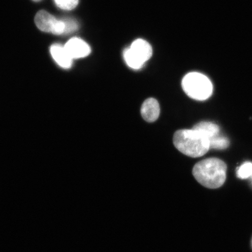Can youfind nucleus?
I'll list each match as a JSON object with an SVG mask.
<instances>
[{"mask_svg": "<svg viewBox=\"0 0 252 252\" xmlns=\"http://www.w3.org/2000/svg\"><path fill=\"white\" fill-rule=\"evenodd\" d=\"M69 55L72 59L86 58L91 52V47L84 40L73 37L68 41L64 46Z\"/></svg>", "mask_w": 252, "mask_h": 252, "instance_id": "nucleus-5", "label": "nucleus"}, {"mask_svg": "<svg viewBox=\"0 0 252 252\" xmlns=\"http://www.w3.org/2000/svg\"><path fill=\"white\" fill-rule=\"evenodd\" d=\"M226 169L227 167L222 160L212 158L197 163L193 169V175L203 187L217 189L224 184Z\"/></svg>", "mask_w": 252, "mask_h": 252, "instance_id": "nucleus-1", "label": "nucleus"}, {"mask_svg": "<svg viewBox=\"0 0 252 252\" xmlns=\"http://www.w3.org/2000/svg\"><path fill=\"white\" fill-rule=\"evenodd\" d=\"M37 28L45 32L52 33L56 35L65 34L66 25L64 19L58 20L55 16L45 10L39 11L34 18Z\"/></svg>", "mask_w": 252, "mask_h": 252, "instance_id": "nucleus-4", "label": "nucleus"}, {"mask_svg": "<svg viewBox=\"0 0 252 252\" xmlns=\"http://www.w3.org/2000/svg\"><path fill=\"white\" fill-rule=\"evenodd\" d=\"M182 86L187 95L197 100H206L213 93L212 82L199 72H192L186 75L183 78Z\"/></svg>", "mask_w": 252, "mask_h": 252, "instance_id": "nucleus-3", "label": "nucleus"}, {"mask_svg": "<svg viewBox=\"0 0 252 252\" xmlns=\"http://www.w3.org/2000/svg\"><path fill=\"white\" fill-rule=\"evenodd\" d=\"M130 48L144 63L149 61L153 55L152 47L144 39L135 40L131 44Z\"/></svg>", "mask_w": 252, "mask_h": 252, "instance_id": "nucleus-8", "label": "nucleus"}, {"mask_svg": "<svg viewBox=\"0 0 252 252\" xmlns=\"http://www.w3.org/2000/svg\"><path fill=\"white\" fill-rule=\"evenodd\" d=\"M173 143L180 152L192 158L203 156L210 150L209 138L193 128L176 131L173 136Z\"/></svg>", "mask_w": 252, "mask_h": 252, "instance_id": "nucleus-2", "label": "nucleus"}, {"mask_svg": "<svg viewBox=\"0 0 252 252\" xmlns=\"http://www.w3.org/2000/svg\"><path fill=\"white\" fill-rule=\"evenodd\" d=\"M50 51L53 59L61 67L65 69L71 68L73 59L69 55L64 46L56 43L50 47Z\"/></svg>", "mask_w": 252, "mask_h": 252, "instance_id": "nucleus-6", "label": "nucleus"}, {"mask_svg": "<svg viewBox=\"0 0 252 252\" xmlns=\"http://www.w3.org/2000/svg\"><path fill=\"white\" fill-rule=\"evenodd\" d=\"M58 7L64 10H71L78 4L79 0H55Z\"/></svg>", "mask_w": 252, "mask_h": 252, "instance_id": "nucleus-13", "label": "nucleus"}, {"mask_svg": "<svg viewBox=\"0 0 252 252\" xmlns=\"http://www.w3.org/2000/svg\"><path fill=\"white\" fill-rule=\"evenodd\" d=\"M239 178L245 179L252 175V163L250 162H245L242 165L236 172Z\"/></svg>", "mask_w": 252, "mask_h": 252, "instance_id": "nucleus-12", "label": "nucleus"}, {"mask_svg": "<svg viewBox=\"0 0 252 252\" xmlns=\"http://www.w3.org/2000/svg\"><path fill=\"white\" fill-rule=\"evenodd\" d=\"M34 1H39L40 0H33Z\"/></svg>", "mask_w": 252, "mask_h": 252, "instance_id": "nucleus-15", "label": "nucleus"}, {"mask_svg": "<svg viewBox=\"0 0 252 252\" xmlns=\"http://www.w3.org/2000/svg\"><path fill=\"white\" fill-rule=\"evenodd\" d=\"M124 58L126 64L134 70H138L143 67L145 63L141 59L132 51L131 49H126L124 52Z\"/></svg>", "mask_w": 252, "mask_h": 252, "instance_id": "nucleus-10", "label": "nucleus"}, {"mask_svg": "<svg viewBox=\"0 0 252 252\" xmlns=\"http://www.w3.org/2000/svg\"><path fill=\"white\" fill-rule=\"evenodd\" d=\"M201 132L209 138L217 136L220 134V128L218 126L212 122H203L195 125L193 128Z\"/></svg>", "mask_w": 252, "mask_h": 252, "instance_id": "nucleus-9", "label": "nucleus"}, {"mask_svg": "<svg viewBox=\"0 0 252 252\" xmlns=\"http://www.w3.org/2000/svg\"><path fill=\"white\" fill-rule=\"evenodd\" d=\"M210 149L224 150L228 148L229 144V141L227 138L220 135L210 138Z\"/></svg>", "mask_w": 252, "mask_h": 252, "instance_id": "nucleus-11", "label": "nucleus"}, {"mask_svg": "<svg viewBox=\"0 0 252 252\" xmlns=\"http://www.w3.org/2000/svg\"><path fill=\"white\" fill-rule=\"evenodd\" d=\"M66 25L65 34L74 32L78 29V24L73 19L65 18Z\"/></svg>", "mask_w": 252, "mask_h": 252, "instance_id": "nucleus-14", "label": "nucleus"}, {"mask_svg": "<svg viewBox=\"0 0 252 252\" xmlns=\"http://www.w3.org/2000/svg\"><path fill=\"white\" fill-rule=\"evenodd\" d=\"M142 117L147 122H154L158 118L160 107L156 99L149 98L145 100L141 109Z\"/></svg>", "mask_w": 252, "mask_h": 252, "instance_id": "nucleus-7", "label": "nucleus"}]
</instances>
